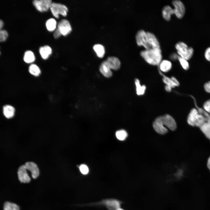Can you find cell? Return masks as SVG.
<instances>
[{
  "instance_id": "cell-1",
  "label": "cell",
  "mask_w": 210,
  "mask_h": 210,
  "mask_svg": "<svg viewBox=\"0 0 210 210\" xmlns=\"http://www.w3.org/2000/svg\"><path fill=\"white\" fill-rule=\"evenodd\" d=\"M153 126L155 131L162 135L165 134L168 132L167 129L165 127L172 131H174L177 127L175 120L169 114H165L157 117L154 120Z\"/></svg>"
},
{
  "instance_id": "cell-2",
  "label": "cell",
  "mask_w": 210,
  "mask_h": 210,
  "mask_svg": "<svg viewBox=\"0 0 210 210\" xmlns=\"http://www.w3.org/2000/svg\"><path fill=\"white\" fill-rule=\"evenodd\" d=\"M141 56L148 64L156 65L159 64L162 59L160 49H153L141 51Z\"/></svg>"
},
{
  "instance_id": "cell-3",
  "label": "cell",
  "mask_w": 210,
  "mask_h": 210,
  "mask_svg": "<svg viewBox=\"0 0 210 210\" xmlns=\"http://www.w3.org/2000/svg\"><path fill=\"white\" fill-rule=\"evenodd\" d=\"M175 46L177 52L180 57L187 60L192 57L194 52L193 49L191 47H188L184 42H178L176 44Z\"/></svg>"
},
{
  "instance_id": "cell-4",
  "label": "cell",
  "mask_w": 210,
  "mask_h": 210,
  "mask_svg": "<svg viewBox=\"0 0 210 210\" xmlns=\"http://www.w3.org/2000/svg\"><path fill=\"white\" fill-rule=\"evenodd\" d=\"M53 15L56 18H58L59 15L66 16L67 14L68 9L65 5L55 2H52L50 9Z\"/></svg>"
},
{
  "instance_id": "cell-5",
  "label": "cell",
  "mask_w": 210,
  "mask_h": 210,
  "mask_svg": "<svg viewBox=\"0 0 210 210\" xmlns=\"http://www.w3.org/2000/svg\"><path fill=\"white\" fill-rule=\"evenodd\" d=\"M136 39L137 44L138 46H142L147 50L152 48L148 41L146 32L144 30H140L137 32L136 36Z\"/></svg>"
},
{
  "instance_id": "cell-6",
  "label": "cell",
  "mask_w": 210,
  "mask_h": 210,
  "mask_svg": "<svg viewBox=\"0 0 210 210\" xmlns=\"http://www.w3.org/2000/svg\"><path fill=\"white\" fill-rule=\"evenodd\" d=\"M52 3L50 0H35L32 2L36 9L41 12L48 11Z\"/></svg>"
},
{
  "instance_id": "cell-7",
  "label": "cell",
  "mask_w": 210,
  "mask_h": 210,
  "mask_svg": "<svg viewBox=\"0 0 210 210\" xmlns=\"http://www.w3.org/2000/svg\"><path fill=\"white\" fill-rule=\"evenodd\" d=\"M57 28L62 35L66 36L69 34L72 31V28L69 22L67 20H61L57 25Z\"/></svg>"
},
{
  "instance_id": "cell-8",
  "label": "cell",
  "mask_w": 210,
  "mask_h": 210,
  "mask_svg": "<svg viewBox=\"0 0 210 210\" xmlns=\"http://www.w3.org/2000/svg\"><path fill=\"white\" fill-rule=\"evenodd\" d=\"M172 3L174 7V14L178 18H182L185 12V7L183 3L179 0H175L172 1Z\"/></svg>"
},
{
  "instance_id": "cell-9",
  "label": "cell",
  "mask_w": 210,
  "mask_h": 210,
  "mask_svg": "<svg viewBox=\"0 0 210 210\" xmlns=\"http://www.w3.org/2000/svg\"><path fill=\"white\" fill-rule=\"evenodd\" d=\"M27 170L24 164L20 166L18 169L17 172L18 177L19 181L22 183H28L31 181Z\"/></svg>"
},
{
  "instance_id": "cell-10",
  "label": "cell",
  "mask_w": 210,
  "mask_h": 210,
  "mask_svg": "<svg viewBox=\"0 0 210 210\" xmlns=\"http://www.w3.org/2000/svg\"><path fill=\"white\" fill-rule=\"evenodd\" d=\"M27 170L31 173L32 177L36 179L39 175V170L37 165L34 162H26L24 164Z\"/></svg>"
},
{
  "instance_id": "cell-11",
  "label": "cell",
  "mask_w": 210,
  "mask_h": 210,
  "mask_svg": "<svg viewBox=\"0 0 210 210\" xmlns=\"http://www.w3.org/2000/svg\"><path fill=\"white\" fill-rule=\"evenodd\" d=\"M105 61L111 69L117 70L120 67V62L119 59L116 57H109Z\"/></svg>"
},
{
  "instance_id": "cell-12",
  "label": "cell",
  "mask_w": 210,
  "mask_h": 210,
  "mask_svg": "<svg viewBox=\"0 0 210 210\" xmlns=\"http://www.w3.org/2000/svg\"><path fill=\"white\" fill-rule=\"evenodd\" d=\"M99 70L101 74L105 77L110 78L112 75V73L105 60L100 65Z\"/></svg>"
},
{
  "instance_id": "cell-13",
  "label": "cell",
  "mask_w": 210,
  "mask_h": 210,
  "mask_svg": "<svg viewBox=\"0 0 210 210\" xmlns=\"http://www.w3.org/2000/svg\"><path fill=\"white\" fill-rule=\"evenodd\" d=\"M146 34L148 41L153 49H160V44L155 35L149 32Z\"/></svg>"
},
{
  "instance_id": "cell-14",
  "label": "cell",
  "mask_w": 210,
  "mask_h": 210,
  "mask_svg": "<svg viewBox=\"0 0 210 210\" xmlns=\"http://www.w3.org/2000/svg\"><path fill=\"white\" fill-rule=\"evenodd\" d=\"M198 111L196 109H192L190 112L187 118V122L190 125L194 126L195 122L199 114Z\"/></svg>"
},
{
  "instance_id": "cell-15",
  "label": "cell",
  "mask_w": 210,
  "mask_h": 210,
  "mask_svg": "<svg viewBox=\"0 0 210 210\" xmlns=\"http://www.w3.org/2000/svg\"><path fill=\"white\" fill-rule=\"evenodd\" d=\"M39 52L42 58L46 60L51 54L52 49L49 46L46 45L41 47L39 49Z\"/></svg>"
},
{
  "instance_id": "cell-16",
  "label": "cell",
  "mask_w": 210,
  "mask_h": 210,
  "mask_svg": "<svg viewBox=\"0 0 210 210\" xmlns=\"http://www.w3.org/2000/svg\"><path fill=\"white\" fill-rule=\"evenodd\" d=\"M15 111L14 108L10 105H6L3 107L4 115L8 119L11 118L14 116Z\"/></svg>"
},
{
  "instance_id": "cell-17",
  "label": "cell",
  "mask_w": 210,
  "mask_h": 210,
  "mask_svg": "<svg viewBox=\"0 0 210 210\" xmlns=\"http://www.w3.org/2000/svg\"><path fill=\"white\" fill-rule=\"evenodd\" d=\"M200 128L206 137L210 140V116Z\"/></svg>"
},
{
  "instance_id": "cell-18",
  "label": "cell",
  "mask_w": 210,
  "mask_h": 210,
  "mask_svg": "<svg viewBox=\"0 0 210 210\" xmlns=\"http://www.w3.org/2000/svg\"><path fill=\"white\" fill-rule=\"evenodd\" d=\"M162 13L163 18L167 21L169 20L171 15L174 14V9L169 6H164L162 9Z\"/></svg>"
},
{
  "instance_id": "cell-19",
  "label": "cell",
  "mask_w": 210,
  "mask_h": 210,
  "mask_svg": "<svg viewBox=\"0 0 210 210\" xmlns=\"http://www.w3.org/2000/svg\"><path fill=\"white\" fill-rule=\"evenodd\" d=\"M107 208L110 210H116L120 208V202L115 200H109L104 202Z\"/></svg>"
},
{
  "instance_id": "cell-20",
  "label": "cell",
  "mask_w": 210,
  "mask_h": 210,
  "mask_svg": "<svg viewBox=\"0 0 210 210\" xmlns=\"http://www.w3.org/2000/svg\"><path fill=\"white\" fill-rule=\"evenodd\" d=\"M93 48L98 57L102 58L104 56L105 49L103 45L100 44H96L94 46Z\"/></svg>"
},
{
  "instance_id": "cell-21",
  "label": "cell",
  "mask_w": 210,
  "mask_h": 210,
  "mask_svg": "<svg viewBox=\"0 0 210 210\" xmlns=\"http://www.w3.org/2000/svg\"><path fill=\"white\" fill-rule=\"evenodd\" d=\"M160 70L163 72H167L171 69L172 64L169 61L164 60L161 61L159 64Z\"/></svg>"
},
{
  "instance_id": "cell-22",
  "label": "cell",
  "mask_w": 210,
  "mask_h": 210,
  "mask_svg": "<svg viewBox=\"0 0 210 210\" xmlns=\"http://www.w3.org/2000/svg\"><path fill=\"white\" fill-rule=\"evenodd\" d=\"M23 59L25 62L31 63L35 61V58L32 52L30 50H27L24 53Z\"/></svg>"
},
{
  "instance_id": "cell-23",
  "label": "cell",
  "mask_w": 210,
  "mask_h": 210,
  "mask_svg": "<svg viewBox=\"0 0 210 210\" xmlns=\"http://www.w3.org/2000/svg\"><path fill=\"white\" fill-rule=\"evenodd\" d=\"M57 23L56 20L53 18L48 20L46 23L47 29L50 32H52L56 29Z\"/></svg>"
},
{
  "instance_id": "cell-24",
  "label": "cell",
  "mask_w": 210,
  "mask_h": 210,
  "mask_svg": "<svg viewBox=\"0 0 210 210\" xmlns=\"http://www.w3.org/2000/svg\"><path fill=\"white\" fill-rule=\"evenodd\" d=\"M135 84L136 86V94L139 95H142L145 93L146 89L145 85H141L140 83L139 80L137 79H136L135 81Z\"/></svg>"
},
{
  "instance_id": "cell-25",
  "label": "cell",
  "mask_w": 210,
  "mask_h": 210,
  "mask_svg": "<svg viewBox=\"0 0 210 210\" xmlns=\"http://www.w3.org/2000/svg\"><path fill=\"white\" fill-rule=\"evenodd\" d=\"M29 71L30 74L35 76H39L41 73V71L39 67L34 64H32L29 66Z\"/></svg>"
},
{
  "instance_id": "cell-26",
  "label": "cell",
  "mask_w": 210,
  "mask_h": 210,
  "mask_svg": "<svg viewBox=\"0 0 210 210\" xmlns=\"http://www.w3.org/2000/svg\"><path fill=\"white\" fill-rule=\"evenodd\" d=\"M4 210H20L19 206L10 202H6L4 205Z\"/></svg>"
},
{
  "instance_id": "cell-27",
  "label": "cell",
  "mask_w": 210,
  "mask_h": 210,
  "mask_svg": "<svg viewBox=\"0 0 210 210\" xmlns=\"http://www.w3.org/2000/svg\"><path fill=\"white\" fill-rule=\"evenodd\" d=\"M116 138L119 140H125L127 136V133L125 130H120L117 131L116 133Z\"/></svg>"
},
{
  "instance_id": "cell-28",
  "label": "cell",
  "mask_w": 210,
  "mask_h": 210,
  "mask_svg": "<svg viewBox=\"0 0 210 210\" xmlns=\"http://www.w3.org/2000/svg\"><path fill=\"white\" fill-rule=\"evenodd\" d=\"M178 59L183 68L186 70L188 69L189 64L187 60L180 56L178 57Z\"/></svg>"
},
{
  "instance_id": "cell-29",
  "label": "cell",
  "mask_w": 210,
  "mask_h": 210,
  "mask_svg": "<svg viewBox=\"0 0 210 210\" xmlns=\"http://www.w3.org/2000/svg\"><path fill=\"white\" fill-rule=\"evenodd\" d=\"M8 36L7 32L3 29H0V42L5 41Z\"/></svg>"
},
{
  "instance_id": "cell-30",
  "label": "cell",
  "mask_w": 210,
  "mask_h": 210,
  "mask_svg": "<svg viewBox=\"0 0 210 210\" xmlns=\"http://www.w3.org/2000/svg\"><path fill=\"white\" fill-rule=\"evenodd\" d=\"M163 80L167 85L170 86L172 88L175 86L172 78H169L167 77H165L163 78Z\"/></svg>"
},
{
  "instance_id": "cell-31",
  "label": "cell",
  "mask_w": 210,
  "mask_h": 210,
  "mask_svg": "<svg viewBox=\"0 0 210 210\" xmlns=\"http://www.w3.org/2000/svg\"><path fill=\"white\" fill-rule=\"evenodd\" d=\"M79 168L80 172L83 174L85 175L88 173L89 169L86 165L82 164L80 166Z\"/></svg>"
},
{
  "instance_id": "cell-32",
  "label": "cell",
  "mask_w": 210,
  "mask_h": 210,
  "mask_svg": "<svg viewBox=\"0 0 210 210\" xmlns=\"http://www.w3.org/2000/svg\"><path fill=\"white\" fill-rule=\"evenodd\" d=\"M203 107L206 112L210 113V99L204 103L203 105Z\"/></svg>"
},
{
  "instance_id": "cell-33",
  "label": "cell",
  "mask_w": 210,
  "mask_h": 210,
  "mask_svg": "<svg viewBox=\"0 0 210 210\" xmlns=\"http://www.w3.org/2000/svg\"><path fill=\"white\" fill-rule=\"evenodd\" d=\"M204 55L206 59L208 61L210 62V47L206 50Z\"/></svg>"
},
{
  "instance_id": "cell-34",
  "label": "cell",
  "mask_w": 210,
  "mask_h": 210,
  "mask_svg": "<svg viewBox=\"0 0 210 210\" xmlns=\"http://www.w3.org/2000/svg\"><path fill=\"white\" fill-rule=\"evenodd\" d=\"M62 35L60 32L57 28L53 34V36L55 38H59Z\"/></svg>"
},
{
  "instance_id": "cell-35",
  "label": "cell",
  "mask_w": 210,
  "mask_h": 210,
  "mask_svg": "<svg viewBox=\"0 0 210 210\" xmlns=\"http://www.w3.org/2000/svg\"><path fill=\"white\" fill-rule=\"evenodd\" d=\"M204 87L205 91L210 93V81L206 83L204 85Z\"/></svg>"
},
{
  "instance_id": "cell-36",
  "label": "cell",
  "mask_w": 210,
  "mask_h": 210,
  "mask_svg": "<svg viewBox=\"0 0 210 210\" xmlns=\"http://www.w3.org/2000/svg\"><path fill=\"white\" fill-rule=\"evenodd\" d=\"M165 89L167 91L170 92L172 88L170 86L166 85L165 87Z\"/></svg>"
},
{
  "instance_id": "cell-37",
  "label": "cell",
  "mask_w": 210,
  "mask_h": 210,
  "mask_svg": "<svg viewBox=\"0 0 210 210\" xmlns=\"http://www.w3.org/2000/svg\"><path fill=\"white\" fill-rule=\"evenodd\" d=\"M4 24V23L3 21L2 20L0 19V29H2L3 27Z\"/></svg>"
},
{
  "instance_id": "cell-38",
  "label": "cell",
  "mask_w": 210,
  "mask_h": 210,
  "mask_svg": "<svg viewBox=\"0 0 210 210\" xmlns=\"http://www.w3.org/2000/svg\"><path fill=\"white\" fill-rule=\"evenodd\" d=\"M207 167L210 171V157L209 158L208 160Z\"/></svg>"
},
{
  "instance_id": "cell-39",
  "label": "cell",
  "mask_w": 210,
  "mask_h": 210,
  "mask_svg": "<svg viewBox=\"0 0 210 210\" xmlns=\"http://www.w3.org/2000/svg\"><path fill=\"white\" fill-rule=\"evenodd\" d=\"M116 210H124V209L120 208H119L117 209H116Z\"/></svg>"
},
{
  "instance_id": "cell-40",
  "label": "cell",
  "mask_w": 210,
  "mask_h": 210,
  "mask_svg": "<svg viewBox=\"0 0 210 210\" xmlns=\"http://www.w3.org/2000/svg\"><path fill=\"white\" fill-rule=\"evenodd\" d=\"M0 54H1V52H0Z\"/></svg>"
}]
</instances>
